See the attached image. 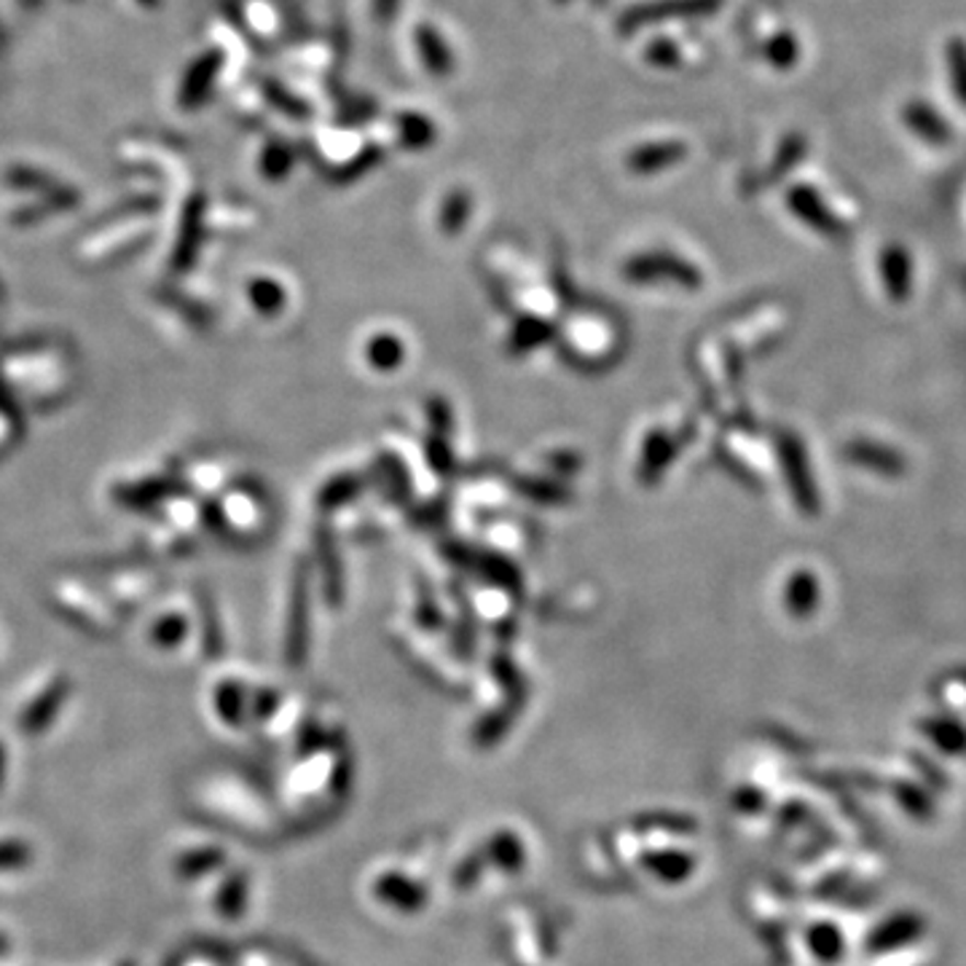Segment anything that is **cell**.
Instances as JSON below:
<instances>
[{
    "instance_id": "7a4b0ae2",
    "label": "cell",
    "mask_w": 966,
    "mask_h": 966,
    "mask_svg": "<svg viewBox=\"0 0 966 966\" xmlns=\"http://www.w3.org/2000/svg\"><path fill=\"white\" fill-rule=\"evenodd\" d=\"M947 57V73H951V83L956 98L966 105V41L953 38L945 49Z\"/></svg>"
},
{
    "instance_id": "6da1fadb",
    "label": "cell",
    "mask_w": 966,
    "mask_h": 966,
    "mask_svg": "<svg viewBox=\"0 0 966 966\" xmlns=\"http://www.w3.org/2000/svg\"><path fill=\"white\" fill-rule=\"evenodd\" d=\"M905 122L910 124V129H913L916 135H921L923 140H929V143H942L951 137V132H947L951 129L947 127V122H942L932 107L921 105V102H910L908 111H905Z\"/></svg>"
},
{
    "instance_id": "3957f363",
    "label": "cell",
    "mask_w": 966,
    "mask_h": 966,
    "mask_svg": "<svg viewBox=\"0 0 966 966\" xmlns=\"http://www.w3.org/2000/svg\"><path fill=\"white\" fill-rule=\"evenodd\" d=\"M371 360H374L379 368H395V363L400 360V346L398 341L389 339V336H382V339L374 341L371 346Z\"/></svg>"
},
{
    "instance_id": "277c9868",
    "label": "cell",
    "mask_w": 966,
    "mask_h": 966,
    "mask_svg": "<svg viewBox=\"0 0 966 966\" xmlns=\"http://www.w3.org/2000/svg\"><path fill=\"white\" fill-rule=\"evenodd\" d=\"M20 856H25V851L16 849V845H0V867L20 865V862H25V860H20Z\"/></svg>"
}]
</instances>
